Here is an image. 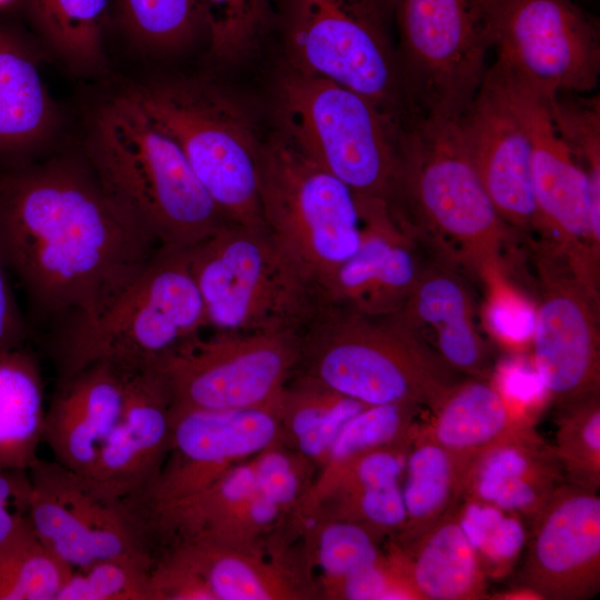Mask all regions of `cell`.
Wrapping results in <instances>:
<instances>
[{
    "instance_id": "cell-1",
    "label": "cell",
    "mask_w": 600,
    "mask_h": 600,
    "mask_svg": "<svg viewBox=\"0 0 600 600\" xmlns=\"http://www.w3.org/2000/svg\"><path fill=\"white\" fill-rule=\"evenodd\" d=\"M159 247L86 160L0 171V253L37 319L66 323L56 339L96 321Z\"/></svg>"
},
{
    "instance_id": "cell-2",
    "label": "cell",
    "mask_w": 600,
    "mask_h": 600,
    "mask_svg": "<svg viewBox=\"0 0 600 600\" xmlns=\"http://www.w3.org/2000/svg\"><path fill=\"white\" fill-rule=\"evenodd\" d=\"M86 161L112 201L159 246L189 248L229 224L179 144L130 89L97 110Z\"/></svg>"
},
{
    "instance_id": "cell-3",
    "label": "cell",
    "mask_w": 600,
    "mask_h": 600,
    "mask_svg": "<svg viewBox=\"0 0 600 600\" xmlns=\"http://www.w3.org/2000/svg\"><path fill=\"white\" fill-rule=\"evenodd\" d=\"M278 130L357 196L398 209L409 126L368 98L286 67L276 91Z\"/></svg>"
},
{
    "instance_id": "cell-4",
    "label": "cell",
    "mask_w": 600,
    "mask_h": 600,
    "mask_svg": "<svg viewBox=\"0 0 600 600\" xmlns=\"http://www.w3.org/2000/svg\"><path fill=\"white\" fill-rule=\"evenodd\" d=\"M130 90L179 144L223 219L266 229L260 198L266 138L247 106L228 89L201 78L156 80Z\"/></svg>"
},
{
    "instance_id": "cell-5",
    "label": "cell",
    "mask_w": 600,
    "mask_h": 600,
    "mask_svg": "<svg viewBox=\"0 0 600 600\" xmlns=\"http://www.w3.org/2000/svg\"><path fill=\"white\" fill-rule=\"evenodd\" d=\"M293 373L366 406L436 407L456 373L392 317L326 306L300 333Z\"/></svg>"
},
{
    "instance_id": "cell-6",
    "label": "cell",
    "mask_w": 600,
    "mask_h": 600,
    "mask_svg": "<svg viewBox=\"0 0 600 600\" xmlns=\"http://www.w3.org/2000/svg\"><path fill=\"white\" fill-rule=\"evenodd\" d=\"M283 67L329 80L414 120L399 66L394 0H277Z\"/></svg>"
},
{
    "instance_id": "cell-7",
    "label": "cell",
    "mask_w": 600,
    "mask_h": 600,
    "mask_svg": "<svg viewBox=\"0 0 600 600\" xmlns=\"http://www.w3.org/2000/svg\"><path fill=\"white\" fill-rule=\"evenodd\" d=\"M456 120L419 118L408 127L400 210L416 234L426 229L452 260L481 277L503 268L512 228L482 186Z\"/></svg>"
},
{
    "instance_id": "cell-8",
    "label": "cell",
    "mask_w": 600,
    "mask_h": 600,
    "mask_svg": "<svg viewBox=\"0 0 600 600\" xmlns=\"http://www.w3.org/2000/svg\"><path fill=\"white\" fill-rule=\"evenodd\" d=\"M189 248L160 246L96 321L54 339L58 379L97 361L146 368L201 334L208 323Z\"/></svg>"
},
{
    "instance_id": "cell-9",
    "label": "cell",
    "mask_w": 600,
    "mask_h": 600,
    "mask_svg": "<svg viewBox=\"0 0 600 600\" xmlns=\"http://www.w3.org/2000/svg\"><path fill=\"white\" fill-rule=\"evenodd\" d=\"M189 251L213 331L301 333L326 307L266 229L226 224Z\"/></svg>"
},
{
    "instance_id": "cell-10",
    "label": "cell",
    "mask_w": 600,
    "mask_h": 600,
    "mask_svg": "<svg viewBox=\"0 0 600 600\" xmlns=\"http://www.w3.org/2000/svg\"><path fill=\"white\" fill-rule=\"evenodd\" d=\"M504 0H394L397 52L414 118L458 119L480 89Z\"/></svg>"
},
{
    "instance_id": "cell-11",
    "label": "cell",
    "mask_w": 600,
    "mask_h": 600,
    "mask_svg": "<svg viewBox=\"0 0 600 600\" xmlns=\"http://www.w3.org/2000/svg\"><path fill=\"white\" fill-rule=\"evenodd\" d=\"M260 198L266 231L323 299L324 287L362 241L356 193L277 129L262 148Z\"/></svg>"
},
{
    "instance_id": "cell-12",
    "label": "cell",
    "mask_w": 600,
    "mask_h": 600,
    "mask_svg": "<svg viewBox=\"0 0 600 600\" xmlns=\"http://www.w3.org/2000/svg\"><path fill=\"white\" fill-rule=\"evenodd\" d=\"M294 331L199 334L152 367L163 379L172 407L234 410L278 402L298 362Z\"/></svg>"
},
{
    "instance_id": "cell-13",
    "label": "cell",
    "mask_w": 600,
    "mask_h": 600,
    "mask_svg": "<svg viewBox=\"0 0 600 600\" xmlns=\"http://www.w3.org/2000/svg\"><path fill=\"white\" fill-rule=\"evenodd\" d=\"M493 49L496 70L547 101L599 81V27L572 0H504Z\"/></svg>"
},
{
    "instance_id": "cell-14",
    "label": "cell",
    "mask_w": 600,
    "mask_h": 600,
    "mask_svg": "<svg viewBox=\"0 0 600 600\" xmlns=\"http://www.w3.org/2000/svg\"><path fill=\"white\" fill-rule=\"evenodd\" d=\"M491 68L504 81L529 132L532 230L547 238L546 249L563 259L574 277L598 297L600 226L593 219L589 176L557 129L547 100Z\"/></svg>"
},
{
    "instance_id": "cell-15",
    "label": "cell",
    "mask_w": 600,
    "mask_h": 600,
    "mask_svg": "<svg viewBox=\"0 0 600 600\" xmlns=\"http://www.w3.org/2000/svg\"><path fill=\"white\" fill-rule=\"evenodd\" d=\"M28 471L30 526L69 567L126 557L156 559L142 522L127 504L98 497L83 477L56 460L38 458Z\"/></svg>"
},
{
    "instance_id": "cell-16",
    "label": "cell",
    "mask_w": 600,
    "mask_h": 600,
    "mask_svg": "<svg viewBox=\"0 0 600 600\" xmlns=\"http://www.w3.org/2000/svg\"><path fill=\"white\" fill-rule=\"evenodd\" d=\"M279 401L234 410L171 404V438L167 457L151 487L131 506L133 512L140 517L183 499L233 466L283 442Z\"/></svg>"
},
{
    "instance_id": "cell-17",
    "label": "cell",
    "mask_w": 600,
    "mask_h": 600,
    "mask_svg": "<svg viewBox=\"0 0 600 600\" xmlns=\"http://www.w3.org/2000/svg\"><path fill=\"white\" fill-rule=\"evenodd\" d=\"M541 302L531 340L532 362L559 407L599 394L598 303L558 256L539 254Z\"/></svg>"
},
{
    "instance_id": "cell-18",
    "label": "cell",
    "mask_w": 600,
    "mask_h": 600,
    "mask_svg": "<svg viewBox=\"0 0 600 600\" xmlns=\"http://www.w3.org/2000/svg\"><path fill=\"white\" fill-rule=\"evenodd\" d=\"M456 122L463 149L501 218L512 229L531 231V141L504 81L491 67Z\"/></svg>"
},
{
    "instance_id": "cell-19",
    "label": "cell",
    "mask_w": 600,
    "mask_h": 600,
    "mask_svg": "<svg viewBox=\"0 0 600 600\" xmlns=\"http://www.w3.org/2000/svg\"><path fill=\"white\" fill-rule=\"evenodd\" d=\"M522 586L548 600H582L600 587V499L574 483L554 489L532 519Z\"/></svg>"
},
{
    "instance_id": "cell-20",
    "label": "cell",
    "mask_w": 600,
    "mask_h": 600,
    "mask_svg": "<svg viewBox=\"0 0 600 600\" xmlns=\"http://www.w3.org/2000/svg\"><path fill=\"white\" fill-rule=\"evenodd\" d=\"M357 198L362 241L324 287L323 301L370 317H389L401 309L424 266L404 218L384 201Z\"/></svg>"
},
{
    "instance_id": "cell-21",
    "label": "cell",
    "mask_w": 600,
    "mask_h": 600,
    "mask_svg": "<svg viewBox=\"0 0 600 600\" xmlns=\"http://www.w3.org/2000/svg\"><path fill=\"white\" fill-rule=\"evenodd\" d=\"M170 438L171 397L163 379L152 366L133 370L122 416L83 479L98 497L131 508L156 480Z\"/></svg>"
},
{
    "instance_id": "cell-22",
    "label": "cell",
    "mask_w": 600,
    "mask_h": 600,
    "mask_svg": "<svg viewBox=\"0 0 600 600\" xmlns=\"http://www.w3.org/2000/svg\"><path fill=\"white\" fill-rule=\"evenodd\" d=\"M132 371L97 361L58 379L43 426L53 460L82 477L91 471L122 416Z\"/></svg>"
},
{
    "instance_id": "cell-23",
    "label": "cell",
    "mask_w": 600,
    "mask_h": 600,
    "mask_svg": "<svg viewBox=\"0 0 600 600\" xmlns=\"http://www.w3.org/2000/svg\"><path fill=\"white\" fill-rule=\"evenodd\" d=\"M457 373L489 380V349L474 323L469 291L450 268L423 267L418 282L392 314Z\"/></svg>"
},
{
    "instance_id": "cell-24",
    "label": "cell",
    "mask_w": 600,
    "mask_h": 600,
    "mask_svg": "<svg viewBox=\"0 0 600 600\" xmlns=\"http://www.w3.org/2000/svg\"><path fill=\"white\" fill-rule=\"evenodd\" d=\"M58 122L56 102L32 47L0 22V159L7 167L27 163V157L52 137Z\"/></svg>"
},
{
    "instance_id": "cell-25",
    "label": "cell",
    "mask_w": 600,
    "mask_h": 600,
    "mask_svg": "<svg viewBox=\"0 0 600 600\" xmlns=\"http://www.w3.org/2000/svg\"><path fill=\"white\" fill-rule=\"evenodd\" d=\"M561 479L553 448L532 430L484 452L470 470L463 497L532 520Z\"/></svg>"
},
{
    "instance_id": "cell-26",
    "label": "cell",
    "mask_w": 600,
    "mask_h": 600,
    "mask_svg": "<svg viewBox=\"0 0 600 600\" xmlns=\"http://www.w3.org/2000/svg\"><path fill=\"white\" fill-rule=\"evenodd\" d=\"M203 580L213 600H294L318 596L303 569L284 556L266 551L193 542L171 547Z\"/></svg>"
},
{
    "instance_id": "cell-27",
    "label": "cell",
    "mask_w": 600,
    "mask_h": 600,
    "mask_svg": "<svg viewBox=\"0 0 600 600\" xmlns=\"http://www.w3.org/2000/svg\"><path fill=\"white\" fill-rule=\"evenodd\" d=\"M431 411L429 423L418 429L459 461L467 472V480L484 452L533 430L484 379L458 381Z\"/></svg>"
},
{
    "instance_id": "cell-28",
    "label": "cell",
    "mask_w": 600,
    "mask_h": 600,
    "mask_svg": "<svg viewBox=\"0 0 600 600\" xmlns=\"http://www.w3.org/2000/svg\"><path fill=\"white\" fill-rule=\"evenodd\" d=\"M454 510L408 546H391L389 554L419 600H474L486 596L487 577Z\"/></svg>"
},
{
    "instance_id": "cell-29",
    "label": "cell",
    "mask_w": 600,
    "mask_h": 600,
    "mask_svg": "<svg viewBox=\"0 0 600 600\" xmlns=\"http://www.w3.org/2000/svg\"><path fill=\"white\" fill-rule=\"evenodd\" d=\"M44 386L27 347L0 353V468L28 470L43 442Z\"/></svg>"
},
{
    "instance_id": "cell-30",
    "label": "cell",
    "mask_w": 600,
    "mask_h": 600,
    "mask_svg": "<svg viewBox=\"0 0 600 600\" xmlns=\"http://www.w3.org/2000/svg\"><path fill=\"white\" fill-rule=\"evenodd\" d=\"M402 496L407 519L393 544L404 547L432 528L464 496L467 472L444 448L417 427L407 462Z\"/></svg>"
},
{
    "instance_id": "cell-31",
    "label": "cell",
    "mask_w": 600,
    "mask_h": 600,
    "mask_svg": "<svg viewBox=\"0 0 600 600\" xmlns=\"http://www.w3.org/2000/svg\"><path fill=\"white\" fill-rule=\"evenodd\" d=\"M364 407L296 374L284 386L279 401L282 441L320 469L341 428Z\"/></svg>"
},
{
    "instance_id": "cell-32",
    "label": "cell",
    "mask_w": 600,
    "mask_h": 600,
    "mask_svg": "<svg viewBox=\"0 0 600 600\" xmlns=\"http://www.w3.org/2000/svg\"><path fill=\"white\" fill-rule=\"evenodd\" d=\"M111 0H29L33 23L71 67L88 72L104 63V29Z\"/></svg>"
},
{
    "instance_id": "cell-33",
    "label": "cell",
    "mask_w": 600,
    "mask_h": 600,
    "mask_svg": "<svg viewBox=\"0 0 600 600\" xmlns=\"http://www.w3.org/2000/svg\"><path fill=\"white\" fill-rule=\"evenodd\" d=\"M304 516L312 524L300 519L306 561L321 573L318 596L382 557L378 542L381 536L370 528L349 520Z\"/></svg>"
},
{
    "instance_id": "cell-34",
    "label": "cell",
    "mask_w": 600,
    "mask_h": 600,
    "mask_svg": "<svg viewBox=\"0 0 600 600\" xmlns=\"http://www.w3.org/2000/svg\"><path fill=\"white\" fill-rule=\"evenodd\" d=\"M72 570L42 543L26 517L0 542V600H56Z\"/></svg>"
},
{
    "instance_id": "cell-35",
    "label": "cell",
    "mask_w": 600,
    "mask_h": 600,
    "mask_svg": "<svg viewBox=\"0 0 600 600\" xmlns=\"http://www.w3.org/2000/svg\"><path fill=\"white\" fill-rule=\"evenodd\" d=\"M118 22L139 48L172 53L206 36L198 0H113Z\"/></svg>"
},
{
    "instance_id": "cell-36",
    "label": "cell",
    "mask_w": 600,
    "mask_h": 600,
    "mask_svg": "<svg viewBox=\"0 0 600 600\" xmlns=\"http://www.w3.org/2000/svg\"><path fill=\"white\" fill-rule=\"evenodd\" d=\"M209 54L237 63L256 52L274 28L277 0H198Z\"/></svg>"
},
{
    "instance_id": "cell-37",
    "label": "cell",
    "mask_w": 600,
    "mask_h": 600,
    "mask_svg": "<svg viewBox=\"0 0 600 600\" xmlns=\"http://www.w3.org/2000/svg\"><path fill=\"white\" fill-rule=\"evenodd\" d=\"M454 512L486 577L508 574L527 542L521 517L490 503L463 497Z\"/></svg>"
},
{
    "instance_id": "cell-38",
    "label": "cell",
    "mask_w": 600,
    "mask_h": 600,
    "mask_svg": "<svg viewBox=\"0 0 600 600\" xmlns=\"http://www.w3.org/2000/svg\"><path fill=\"white\" fill-rule=\"evenodd\" d=\"M420 407L412 403L366 406L337 434L319 472L383 447L410 442Z\"/></svg>"
},
{
    "instance_id": "cell-39",
    "label": "cell",
    "mask_w": 600,
    "mask_h": 600,
    "mask_svg": "<svg viewBox=\"0 0 600 600\" xmlns=\"http://www.w3.org/2000/svg\"><path fill=\"white\" fill-rule=\"evenodd\" d=\"M552 447L571 483L597 490L600 483V402L594 394L559 407Z\"/></svg>"
},
{
    "instance_id": "cell-40",
    "label": "cell",
    "mask_w": 600,
    "mask_h": 600,
    "mask_svg": "<svg viewBox=\"0 0 600 600\" xmlns=\"http://www.w3.org/2000/svg\"><path fill=\"white\" fill-rule=\"evenodd\" d=\"M154 559L113 558L73 569L56 600H148Z\"/></svg>"
},
{
    "instance_id": "cell-41",
    "label": "cell",
    "mask_w": 600,
    "mask_h": 600,
    "mask_svg": "<svg viewBox=\"0 0 600 600\" xmlns=\"http://www.w3.org/2000/svg\"><path fill=\"white\" fill-rule=\"evenodd\" d=\"M256 491L286 516L302 503L317 468L283 442L272 444L250 459Z\"/></svg>"
},
{
    "instance_id": "cell-42",
    "label": "cell",
    "mask_w": 600,
    "mask_h": 600,
    "mask_svg": "<svg viewBox=\"0 0 600 600\" xmlns=\"http://www.w3.org/2000/svg\"><path fill=\"white\" fill-rule=\"evenodd\" d=\"M487 286L484 319L490 333L502 344L516 350L531 343L537 307L496 268L480 277Z\"/></svg>"
},
{
    "instance_id": "cell-43",
    "label": "cell",
    "mask_w": 600,
    "mask_h": 600,
    "mask_svg": "<svg viewBox=\"0 0 600 600\" xmlns=\"http://www.w3.org/2000/svg\"><path fill=\"white\" fill-rule=\"evenodd\" d=\"M490 381L508 407L528 424L533 423L550 394L532 360L512 354L501 360Z\"/></svg>"
},
{
    "instance_id": "cell-44",
    "label": "cell",
    "mask_w": 600,
    "mask_h": 600,
    "mask_svg": "<svg viewBox=\"0 0 600 600\" xmlns=\"http://www.w3.org/2000/svg\"><path fill=\"white\" fill-rule=\"evenodd\" d=\"M148 600H213V597L182 558L172 550H163L150 569Z\"/></svg>"
},
{
    "instance_id": "cell-45",
    "label": "cell",
    "mask_w": 600,
    "mask_h": 600,
    "mask_svg": "<svg viewBox=\"0 0 600 600\" xmlns=\"http://www.w3.org/2000/svg\"><path fill=\"white\" fill-rule=\"evenodd\" d=\"M9 270L0 253V353L24 347L31 329L13 294Z\"/></svg>"
},
{
    "instance_id": "cell-46",
    "label": "cell",
    "mask_w": 600,
    "mask_h": 600,
    "mask_svg": "<svg viewBox=\"0 0 600 600\" xmlns=\"http://www.w3.org/2000/svg\"><path fill=\"white\" fill-rule=\"evenodd\" d=\"M32 493L28 470L0 468V508H11L27 514Z\"/></svg>"
},
{
    "instance_id": "cell-47",
    "label": "cell",
    "mask_w": 600,
    "mask_h": 600,
    "mask_svg": "<svg viewBox=\"0 0 600 600\" xmlns=\"http://www.w3.org/2000/svg\"><path fill=\"white\" fill-rule=\"evenodd\" d=\"M27 517L11 508H0V542L3 541Z\"/></svg>"
},
{
    "instance_id": "cell-48",
    "label": "cell",
    "mask_w": 600,
    "mask_h": 600,
    "mask_svg": "<svg viewBox=\"0 0 600 600\" xmlns=\"http://www.w3.org/2000/svg\"><path fill=\"white\" fill-rule=\"evenodd\" d=\"M12 0H0V7L11 2Z\"/></svg>"
}]
</instances>
